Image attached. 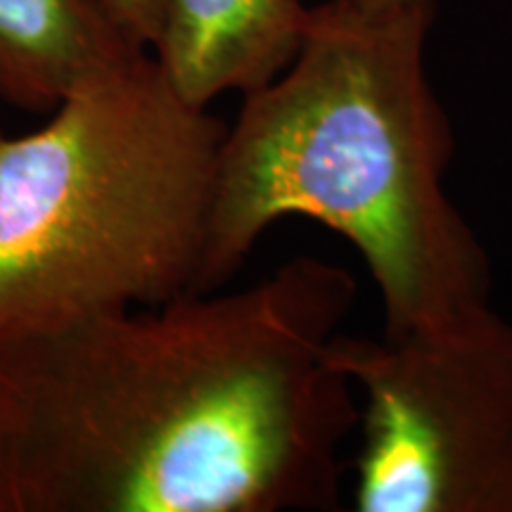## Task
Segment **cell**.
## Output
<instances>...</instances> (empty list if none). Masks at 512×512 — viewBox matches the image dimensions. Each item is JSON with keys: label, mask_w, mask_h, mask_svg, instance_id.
<instances>
[{"label": "cell", "mask_w": 512, "mask_h": 512, "mask_svg": "<svg viewBox=\"0 0 512 512\" xmlns=\"http://www.w3.org/2000/svg\"><path fill=\"white\" fill-rule=\"evenodd\" d=\"M347 268L297 256L0 342V512L337 510L356 384L330 344Z\"/></svg>", "instance_id": "1"}, {"label": "cell", "mask_w": 512, "mask_h": 512, "mask_svg": "<svg viewBox=\"0 0 512 512\" xmlns=\"http://www.w3.org/2000/svg\"><path fill=\"white\" fill-rule=\"evenodd\" d=\"M432 19L434 3L311 8L290 67L228 126L195 294L226 285L275 221L302 216L366 259L382 337L489 304V256L444 190L456 138L425 72Z\"/></svg>", "instance_id": "2"}, {"label": "cell", "mask_w": 512, "mask_h": 512, "mask_svg": "<svg viewBox=\"0 0 512 512\" xmlns=\"http://www.w3.org/2000/svg\"><path fill=\"white\" fill-rule=\"evenodd\" d=\"M226 133L147 53L0 128V342L195 294Z\"/></svg>", "instance_id": "3"}, {"label": "cell", "mask_w": 512, "mask_h": 512, "mask_svg": "<svg viewBox=\"0 0 512 512\" xmlns=\"http://www.w3.org/2000/svg\"><path fill=\"white\" fill-rule=\"evenodd\" d=\"M363 392L356 508L512 512V325L489 304L401 337L339 335Z\"/></svg>", "instance_id": "4"}, {"label": "cell", "mask_w": 512, "mask_h": 512, "mask_svg": "<svg viewBox=\"0 0 512 512\" xmlns=\"http://www.w3.org/2000/svg\"><path fill=\"white\" fill-rule=\"evenodd\" d=\"M309 15L302 0H162L152 50L178 95L209 107L278 79L302 48Z\"/></svg>", "instance_id": "5"}, {"label": "cell", "mask_w": 512, "mask_h": 512, "mask_svg": "<svg viewBox=\"0 0 512 512\" xmlns=\"http://www.w3.org/2000/svg\"><path fill=\"white\" fill-rule=\"evenodd\" d=\"M143 53L100 0H0V102L17 110L53 112Z\"/></svg>", "instance_id": "6"}, {"label": "cell", "mask_w": 512, "mask_h": 512, "mask_svg": "<svg viewBox=\"0 0 512 512\" xmlns=\"http://www.w3.org/2000/svg\"><path fill=\"white\" fill-rule=\"evenodd\" d=\"M100 5L136 46L152 50L162 24V0H100Z\"/></svg>", "instance_id": "7"}, {"label": "cell", "mask_w": 512, "mask_h": 512, "mask_svg": "<svg viewBox=\"0 0 512 512\" xmlns=\"http://www.w3.org/2000/svg\"><path fill=\"white\" fill-rule=\"evenodd\" d=\"M339 3L349 5V8L363 10V12H384V10L411 8V5L434 3V0H339Z\"/></svg>", "instance_id": "8"}]
</instances>
